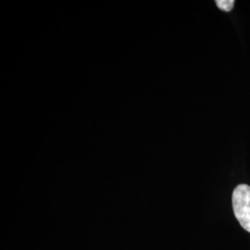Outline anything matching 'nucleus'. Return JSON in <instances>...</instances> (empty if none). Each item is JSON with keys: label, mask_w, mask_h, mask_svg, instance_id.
<instances>
[{"label": "nucleus", "mask_w": 250, "mask_h": 250, "mask_svg": "<svg viewBox=\"0 0 250 250\" xmlns=\"http://www.w3.org/2000/svg\"><path fill=\"white\" fill-rule=\"evenodd\" d=\"M233 212L242 227L250 232V187L239 185L232 193Z\"/></svg>", "instance_id": "nucleus-1"}, {"label": "nucleus", "mask_w": 250, "mask_h": 250, "mask_svg": "<svg viewBox=\"0 0 250 250\" xmlns=\"http://www.w3.org/2000/svg\"><path fill=\"white\" fill-rule=\"evenodd\" d=\"M216 4L219 9L226 12H229L232 10L234 6V1L233 0H217Z\"/></svg>", "instance_id": "nucleus-2"}]
</instances>
